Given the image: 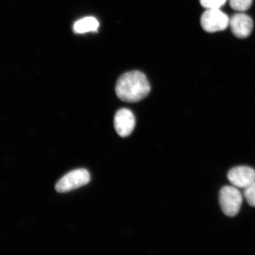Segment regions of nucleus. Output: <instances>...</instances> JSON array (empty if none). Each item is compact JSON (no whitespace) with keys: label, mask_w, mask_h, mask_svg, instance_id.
I'll return each mask as SVG.
<instances>
[{"label":"nucleus","mask_w":255,"mask_h":255,"mask_svg":"<svg viewBox=\"0 0 255 255\" xmlns=\"http://www.w3.org/2000/svg\"><path fill=\"white\" fill-rule=\"evenodd\" d=\"M150 85L143 73L131 71L124 73L117 81V97L126 103H136L143 100L150 92Z\"/></svg>","instance_id":"f257e3e1"},{"label":"nucleus","mask_w":255,"mask_h":255,"mask_svg":"<svg viewBox=\"0 0 255 255\" xmlns=\"http://www.w3.org/2000/svg\"><path fill=\"white\" fill-rule=\"evenodd\" d=\"M243 197L237 188L225 186L220 191L219 202L224 214L234 217L240 211Z\"/></svg>","instance_id":"f03ea898"},{"label":"nucleus","mask_w":255,"mask_h":255,"mask_svg":"<svg viewBox=\"0 0 255 255\" xmlns=\"http://www.w3.org/2000/svg\"><path fill=\"white\" fill-rule=\"evenodd\" d=\"M229 18L220 9H207L201 17L200 23L204 30L209 33H215L226 29L229 25Z\"/></svg>","instance_id":"7ed1b4c3"},{"label":"nucleus","mask_w":255,"mask_h":255,"mask_svg":"<svg viewBox=\"0 0 255 255\" xmlns=\"http://www.w3.org/2000/svg\"><path fill=\"white\" fill-rule=\"evenodd\" d=\"M91 180V175L85 169L73 170L63 177L57 183L55 189L57 192L65 193L77 189L87 184Z\"/></svg>","instance_id":"20e7f679"},{"label":"nucleus","mask_w":255,"mask_h":255,"mask_svg":"<svg viewBox=\"0 0 255 255\" xmlns=\"http://www.w3.org/2000/svg\"><path fill=\"white\" fill-rule=\"evenodd\" d=\"M135 125V117L129 110L121 109L117 112L114 118V127L120 136H129L134 129Z\"/></svg>","instance_id":"39448f33"},{"label":"nucleus","mask_w":255,"mask_h":255,"mask_svg":"<svg viewBox=\"0 0 255 255\" xmlns=\"http://www.w3.org/2000/svg\"><path fill=\"white\" fill-rule=\"evenodd\" d=\"M228 178L235 187L245 189L255 181V170L248 166L235 167L229 171Z\"/></svg>","instance_id":"423d86ee"},{"label":"nucleus","mask_w":255,"mask_h":255,"mask_svg":"<svg viewBox=\"0 0 255 255\" xmlns=\"http://www.w3.org/2000/svg\"><path fill=\"white\" fill-rule=\"evenodd\" d=\"M229 25L236 37L244 39L251 34L253 30L254 22L250 16L239 12L230 18Z\"/></svg>","instance_id":"0eeeda50"},{"label":"nucleus","mask_w":255,"mask_h":255,"mask_svg":"<svg viewBox=\"0 0 255 255\" xmlns=\"http://www.w3.org/2000/svg\"><path fill=\"white\" fill-rule=\"evenodd\" d=\"M100 23L94 17H88L76 21L73 26L76 33L83 34L91 31H97Z\"/></svg>","instance_id":"6e6552de"},{"label":"nucleus","mask_w":255,"mask_h":255,"mask_svg":"<svg viewBox=\"0 0 255 255\" xmlns=\"http://www.w3.org/2000/svg\"><path fill=\"white\" fill-rule=\"evenodd\" d=\"M231 7L238 11L247 10L253 4V0H229Z\"/></svg>","instance_id":"1a4fd4ad"},{"label":"nucleus","mask_w":255,"mask_h":255,"mask_svg":"<svg viewBox=\"0 0 255 255\" xmlns=\"http://www.w3.org/2000/svg\"><path fill=\"white\" fill-rule=\"evenodd\" d=\"M244 194L249 205L255 207V181L250 186L245 188Z\"/></svg>","instance_id":"9d476101"},{"label":"nucleus","mask_w":255,"mask_h":255,"mask_svg":"<svg viewBox=\"0 0 255 255\" xmlns=\"http://www.w3.org/2000/svg\"><path fill=\"white\" fill-rule=\"evenodd\" d=\"M227 0H200V4L207 9H220Z\"/></svg>","instance_id":"9b49d317"}]
</instances>
